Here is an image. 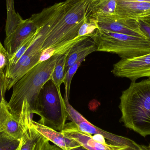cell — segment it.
<instances>
[{"label":"cell","instance_id":"ba28073f","mask_svg":"<svg viewBox=\"0 0 150 150\" xmlns=\"http://www.w3.org/2000/svg\"><path fill=\"white\" fill-rule=\"evenodd\" d=\"M76 118L74 122L81 131L89 134H93L101 137L107 140L109 144L125 148L127 150H139L140 145L130 139L116 135L107 132L87 121L82 115Z\"/></svg>","mask_w":150,"mask_h":150},{"label":"cell","instance_id":"2e32d148","mask_svg":"<svg viewBox=\"0 0 150 150\" xmlns=\"http://www.w3.org/2000/svg\"><path fill=\"white\" fill-rule=\"evenodd\" d=\"M6 9L7 19L5 30L6 37H7L12 33L24 19L18 13L16 12L14 7V0H6Z\"/></svg>","mask_w":150,"mask_h":150},{"label":"cell","instance_id":"44dd1931","mask_svg":"<svg viewBox=\"0 0 150 150\" xmlns=\"http://www.w3.org/2000/svg\"><path fill=\"white\" fill-rule=\"evenodd\" d=\"M7 91V80L4 70H0V105H8V102L5 99V94Z\"/></svg>","mask_w":150,"mask_h":150},{"label":"cell","instance_id":"9a60e30c","mask_svg":"<svg viewBox=\"0 0 150 150\" xmlns=\"http://www.w3.org/2000/svg\"><path fill=\"white\" fill-rule=\"evenodd\" d=\"M116 6L117 0H96L91 2V16H115Z\"/></svg>","mask_w":150,"mask_h":150},{"label":"cell","instance_id":"5b68a950","mask_svg":"<svg viewBox=\"0 0 150 150\" xmlns=\"http://www.w3.org/2000/svg\"><path fill=\"white\" fill-rule=\"evenodd\" d=\"M46 37V32L44 25L39 24L35 32L34 40L16 64L5 73L7 80V91L28 71L38 64L42 54L41 49Z\"/></svg>","mask_w":150,"mask_h":150},{"label":"cell","instance_id":"7c38bea8","mask_svg":"<svg viewBox=\"0 0 150 150\" xmlns=\"http://www.w3.org/2000/svg\"><path fill=\"white\" fill-rule=\"evenodd\" d=\"M150 11V3L117 0L115 16L122 18L138 19Z\"/></svg>","mask_w":150,"mask_h":150},{"label":"cell","instance_id":"8992f818","mask_svg":"<svg viewBox=\"0 0 150 150\" xmlns=\"http://www.w3.org/2000/svg\"><path fill=\"white\" fill-rule=\"evenodd\" d=\"M112 73L118 77L127 78L132 82L142 77L150 79V53L130 59H121L113 65Z\"/></svg>","mask_w":150,"mask_h":150},{"label":"cell","instance_id":"d6986e66","mask_svg":"<svg viewBox=\"0 0 150 150\" xmlns=\"http://www.w3.org/2000/svg\"><path fill=\"white\" fill-rule=\"evenodd\" d=\"M21 144V140L13 138L5 131L0 132V150H18Z\"/></svg>","mask_w":150,"mask_h":150},{"label":"cell","instance_id":"52a82bcc","mask_svg":"<svg viewBox=\"0 0 150 150\" xmlns=\"http://www.w3.org/2000/svg\"><path fill=\"white\" fill-rule=\"evenodd\" d=\"M92 16L96 20L98 29L111 32L149 38L141 29L138 19L122 18L115 15Z\"/></svg>","mask_w":150,"mask_h":150},{"label":"cell","instance_id":"30bf717a","mask_svg":"<svg viewBox=\"0 0 150 150\" xmlns=\"http://www.w3.org/2000/svg\"><path fill=\"white\" fill-rule=\"evenodd\" d=\"M38 28L34 14L30 17L24 19L11 35L6 37L4 40V47L8 52L9 59L17 51L24 41L27 39Z\"/></svg>","mask_w":150,"mask_h":150},{"label":"cell","instance_id":"4fadbf2b","mask_svg":"<svg viewBox=\"0 0 150 150\" xmlns=\"http://www.w3.org/2000/svg\"><path fill=\"white\" fill-rule=\"evenodd\" d=\"M97 51V47L92 37H90L74 46L68 52L65 66V72L81 57L87 56Z\"/></svg>","mask_w":150,"mask_h":150},{"label":"cell","instance_id":"8fae6325","mask_svg":"<svg viewBox=\"0 0 150 150\" xmlns=\"http://www.w3.org/2000/svg\"><path fill=\"white\" fill-rule=\"evenodd\" d=\"M33 127L45 137L49 142H51L63 150H70L81 146L78 143L72 138L66 136L62 132L56 131L38 122L33 120Z\"/></svg>","mask_w":150,"mask_h":150},{"label":"cell","instance_id":"f1b7e54d","mask_svg":"<svg viewBox=\"0 0 150 150\" xmlns=\"http://www.w3.org/2000/svg\"><path fill=\"white\" fill-rule=\"evenodd\" d=\"M150 11H148V12H146L145 14H144L143 16H142L141 17L139 18L138 19H140V18H143L147 17H150Z\"/></svg>","mask_w":150,"mask_h":150},{"label":"cell","instance_id":"7402d4cb","mask_svg":"<svg viewBox=\"0 0 150 150\" xmlns=\"http://www.w3.org/2000/svg\"><path fill=\"white\" fill-rule=\"evenodd\" d=\"M10 114L8 105H0V132L4 130L5 123Z\"/></svg>","mask_w":150,"mask_h":150},{"label":"cell","instance_id":"603a6c76","mask_svg":"<svg viewBox=\"0 0 150 150\" xmlns=\"http://www.w3.org/2000/svg\"><path fill=\"white\" fill-rule=\"evenodd\" d=\"M9 59V56L0 41V70H5Z\"/></svg>","mask_w":150,"mask_h":150},{"label":"cell","instance_id":"4316f807","mask_svg":"<svg viewBox=\"0 0 150 150\" xmlns=\"http://www.w3.org/2000/svg\"><path fill=\"white\" fill-rule=\"evenodd\" d=\"M139 150H150V144L148 146L144 145H140Z\"/></svg>","mask_w":150,"mask_h":150},{"label":"cell","instance_id":"5bb4252c","mask_svg":"<svg viewBox=\"0 0 150 150\" xmlns=\"http://www.w3.org/2000/svg\"><path fill=\"white\" fill-rule=\"evenodd\" d=\"M47 140L33 127L31 124L24 132L20 150H42Z\"/></svg>","mask_w":150,"mask_h":150},{"label":"cell","instance_id":"e0dca14e","mask_svg":"<svg viewBox=\"0 0 150 150\" xmlns=\"http://www.w3.org/2000/svg\"><path fill=\"white\" fill-rule=\"evenodd\" d=\"M26 129L17 118L10 114L6 121L4 131L13 138L21 140Z\"/></svg>","mask_w":150,"mask_h":150},{"label":"cell","instance_id":"1f68e13d","mask_svg":"<svg viewBox=\"0 0 150 150\" xmlns=\"http://www.w3.org/2000/svg\"><path fill=\"white\" fill-rule=\"evenodd\" d=\"M20 149H19L18 150H20Z\"/></svg>","mask_w":150,"mask_h":150},{"label":"cell","instance_id":"4dcf8cb0","mask_svg":"<svg viewBox=\"0 0 150 150\" xmlns=\"http://www.w3.org/2000/svg\"><path fill=\"white\" fill-rule=\"evenodd\" d=\"M89 1H90L91 2H93L94 1H96V0H89Z\"/></svg>","mask_w":150,"mask_h":150},{"label":"cell","instance_id":"ffe728a7","mask_svg":"<svg viewBox=\"0 0 150 150\" xmlns=\"http://www.w3.org/2000/svg\"><path fill=\"white\" fill-rule=\"evenodd\" d=\"M86 56H83L80 59H79L76 62L73 64L69 69L65 75L64 79V83L65 85V96H67L69 98V94H70V86H71V81L73 79V77L80 67L81 63L84 61Z\"/></svg>","mask_w":150,"mask_h":150},{"label":"cell","instance_id":"f546056e","mask_svg":"<svg viewBox=\"0 0 150 150\" xmlns=\"http://www.w3.org/2000/svg\"><path fill=\"white\" fill-rule=\"evenodd\" d=\"M140 19H144V20H146V21H148V22H149V23H150V16L143 18H140Z\"/></svg>","mask_w":150,"mask_h":150},{"label":"cell","instance_id":"9c48e42d","mask_svg":"<svg viewBox=\"0 0 150 150\" xmlns=\"http://www.w3.org/2000/svg\"><path fill=\"white\" fill-rule=\"evenodd\" d=\"M61 132L88 150H127L122 147L109 144L105 141L97 140L91 134L81 131L72 122L66 123Z\"/></svg>","mask_w":150,"mask_h":150},{"label":"cell","instance_id":"ac0fdd59","mask_svg":"<svg viewBox=\"0 0 150 150\" xmlns=\"http://www.w3.org/2000/svg\"><path fill=\"white\" fill-rule=\"evenodd\" d=\"M67 54L68 53L59 55L51 75V80H52L57 86L59 88H60L62 84L64 83L66 75L65 66Z\"/></svg>","mask_w":150,"mask_h":150},{"label":"cell","instance_id":"6da1fadb","mask_svg":"<svg viewBox=\"0 0 150 150\" xmlns=\"http://www.w3.org/2000/svg\"><path fill=\"white\" fill-rule=\"evenodd\" d=\"M120 100V122L143 137L150 135V79L131 82Z\"/></svg>","mask_w":150,"mask_h":150},{"label":"cell","instance_id":"d4e9b609","mask_svg":"<svg viewBox=\"0 0 150 150\" xmlns=\"http://www.w3.org/2000/svg\"><path fill=\"white\" fill-rule=\"evenodd\" d=\"M42 150H63L57 145H52L49 143V141L47 140L46 142L44 148Z\"/></svg>","mask_w":150,"mask_h":150},{"label":"cell","instance_id":"7a4b0ae2","mask_svg":"<svg viewBox=\"0 0 150 150\" xmlns=\"http://www.w3.org/2000/svg\"><path fill=\"white\" fill-rule=\"evenodd\" d=\"M60 55L52 56L39 63L23 76L13 86L8 108L10 113L20 121L23 102L26 100L32 112L36 113L40 92L49 79Z\"/></svg>","mask_w":150,"mask_h":150},{"label":"cell","instance_id":"484cf974","mask_svg":"<svg viewBox=\"0 0 150 150\" xmlns=\"http://www.w3.org/2000/svg\"><path fill=\"white\" fill-rule=\"evenodd\" d=\"M118 1H127L138 2L150 3V0H118Z\"/></svg>","mask_w":150,"mask_h":150},{"label":"cell","instance_id":"277c9868","mask_svg":"<svg viewBox=\"0 0 150 150\" xmlns=\"http://www.w3.org/2000/svg\"><path fill=\"white\" fill-rule=\"evenodd\" d=\"M35 114L41 117L38 122L56 131L61 132L66 124L68 114L65 99L60 88L51 79L40 92Z\"/></svg>","mask_w":150,"mask_h":150},{"label":"cell","instance_id":"cb8c5ba5","mask_svg":"<svg viewBox=\"0 0 150 150\" xmlns=\"http://www.w3.org/2000/svg\"><path fill=\"white\" fill-rule=\"evenodd\" d=\"M138 20L142 30L150 39V23L144 19H138Z\"/></svg>","mask_w":150,"mask_h":150},{"label":"cell","instance_id":"83f0119b","mask_svg":"<svg viewBox=\"0 0 150 150\" xmlns=\"http://www.w3.org/2000/svg\"><path fill=\"white\" fill-rule=\"evenodd\" d=\"M70 150H88L86 149L85 148L83 147V146H80L79 147H76Z\"/></svg>","mask_w":150,"mask_h":150},{"label":"cell","instance_id":"3957f363","mask_svg":"<svg viewBox=\"0 0 150 150\" xmlns=\"http://www.w3.org/2000/svg\"><path fill=\"white\" fill-rule=\"evenodd\" d=\"M97 51L130 59L150 53V39L97 29L92 35Z\"/></svg>","mask_w":150,"mask_h":150}]
</instances>
